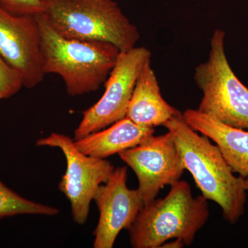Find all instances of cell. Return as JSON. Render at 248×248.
I'll return each instance as SVG.
<instances>
[{"label": "cell", "mask_w": 248, "mask_h": 248, "mask_svg": "<svg viewBox=\"0 0 248 248\" xmlns=\"http://www.w3.org/2000/svg\"><path fill=\"white\" fill-rule=\"evenodd\" d=\"M164 126L172 134L185 170L192 174L202 195L219 205L227 221L237 223L247 200L244 178L234 175L218 147L191 128L180 111Z\"/></svg>", "instance_id": "1"}, {"label": "cell", "mask_w": 248, "mask_h": 248, "mask_svg": "<svg viewBox=\"0 0 248 248\" xmlns=\"http://www.w3.org/2000/svg\"><path fill=\"white\" fill-rule=\"evenodd\" d=\"M46 75L62 78L69 95L94 92L105 82L120 53L110 42L68 39L53 30L43 14L37 15Z\"/></svg>", "instance_id": "2"}, {"label": "cell", "mask_w": 248, "mask_h": 248, "mask_svg": "<svg viewBox=\"0 0 248 248\" xmlns=\"http://www.w3.org/2000/svg\"><path fill=\"white\" fill-rule=\"evenodd\" d=\"M170 186L164 198L155 199L140 210L128 230L132 247L161 248L175 239L189 246L205 226L210 217L208 200L202 195L194 197L186 181Z\"/></svg>", "instance_id": "3"}, {"label": "cell", "mask_w": 248, "mask_h": 248, "mask_svg": "<svg viewBox=\"0 0 248 248\" xmlns=\"http://www.w3.org/2000/svg\"><path fill=\"white\" fill-rule=\"evenodd\" d=\"M43 14L59 35L68 39L102 41L121 52L136 46L138 29L113 0H42Z\"/></svg>", "instance_id": "4"}, {"label": "cell", "mask_w": 248, "mask_h": 248, "mask_svg": "<svg viewBox=\"0 0 248 248\" xmlns=\"http://www.w3.org/2000/svg\"><path fill=\"white\" fill-rule=\"evenodd\" d=\"M226 33L214 31L206 61L196 67L194 79L202 93L197 110L233 128L248 130V89L230 66Z\"/></svg>", "instance_id": "5"}, {"label": "cell", "mask_w": 248, "mask_h": 248, "mask_svg": "<svg viewBox=\"0 0 248 248\" xmlns=\"http://www.w3.org/2000/svg\"><path fill=\"white\" fill-rule=\"evenodd\" d=\"M37 145L60 148L64 155L66 170L59 184V189L71 203L73 220L78 224H84L98 188L113 174V165L106 159L83 154L77 148L74 140L63 134L51 133L37 140Z\"/></svg>", "instance_id": "6"}, {"label": "cell", "mask_w": 248, "mask_h": 248, "mask_svg": "<svg viewBox=\"0 0 248 248\" xmlns=\"http://www.w3.org/2000/svg\"><path fill=\"white\" fill-rule=\"evenodd\" d=\"M151 60V50L145 47L135 46L120 52L115 66L104 82L106 90L102 97L83 112L82 120L75 130L74 141L125 117L140 71Z\"/></svg>", "instance_id": "7"}, {"label": "cell", "mask_w": 248, "mask_h": 248, "mask_svg": "<svg viewBox=\"0 0 248 248\" xmlns=\"http://www.w3.org/2000/svg\"><path fill=\"white\" fill-rule=\"evenodd\" d=\"M119 155L136 174L138 190L144 205L156 199L165 186L179 182L185 170L180 153L169 131L158 136L152 135Z\"/></svg>", "instance_id": "8"}, {"label": "cell", "mask_w": 248, "mask_h": 248, "mask_svg": "<svg viewBox=\"0 0 248 248\" xmlns=\"http://www.w3.org/2000/svg\"><path fill=\"white\" fill-rule=\"evenodd\" d=\"M0 56L19 73L26 88L32 89L43 81L46 74L36 16L14 14L0 5Z\"/></svg>", "instance_id": "9"}, {"label": "cell", "mask_w": 248, "mask_h": 248, "mask_svg": "<svg viewBox=\"0 0 248 248\" xmlns=\"http://www.w3.org/2000/svg\"><path fill=\"white\" fill-rule=\"evenodd\" d=\"M127 181L128 169L119 167L98 188L93 199L99 212L93 248L113 247L121 231L129 230L144 205L138 189L128 188Z\"/></svg>", "instance_id": "10"}, {"label": "cell", "mask_w": 248, "mask_h": 248, "mask_svg": "<svg viewBox=\"0 0 248 248\" xmlns=\"http://www.w3.org/2000/svg\"><path fill=\"white\" fill-rule=\"evenodd\" d=\"M182 115L191 128L215 143L233 172L248 177V131L227 125L197 109H187Z\"/></svg>", "instance_id": "11"}, {"label": "cell", "mask_w": 248, "mask_h": 248, "mask_svg": "<svg viewBox=\"0 0 248 248\" xmlns=\"http://www.w3.org/2000/svg\"><path fill=\"white\" fill-rule=\"evenodd\" d=\"M179 112L163 97L151 61L147 62L137 79L125 117L140 125L155 128L164 125Z\"/></svg>", "instance_id": "12"}, {"label": "cell", "mask_w": 248, "mask_h": 248, "mask_svg": "<svg viewBox=\"0 0 248 248\" xmlns=\"http://www.w3.org/2000/svg\"><path fill=\"white\" fill-rule=\"evenodd\" d=\"M155 132V128L140 125L125 117L108 128L90 134L74 142L83 154L106 159L138 146L154 135Z\"/></svg>", "instance_id": "13"}, {"label": "cell", "mask_w": 248, "mask_h": 248, "mask_svg": "<svg viewBox=\"0 0 248 248\" xmlns=\"http://www.w3.org/2000/svg\"><path fill=\"white\" fill-rule=\"evenodd\" d=\"M58 208L28 200L6 187L0 181V218L18 215L55 216Z\"/></svg>", "instance_id": "14"}, {"label": "cell", "mask_w": 248, "mask_h": 248, "mask_svg": "<svg viewBox=\"0 0 248 248\" xmlns=\"http://www.w3.org/2000/svg\"><path fill=\"white\" fill-rule=\"evenodd\" d=\"M22 86L19 73L0 57V99L12 97Z\"/></svg>", "instance_id": "15"}, {"label": "cell", "mask_w": 248, "mask_h": 248, "mask_svg": "<svg viewBox=\"0 0 248 248\" xmlns=\"http://www.w3.org/2000/svg\"><path fill=\"white\" fill-rule=\"evenodd\" d=\"M4 9L18 15L37 16L45 11L42 0H0Z\"/></svg>", "instance_id": "16"}, {"label": "cell", "mask_w": 248, "mask_h": 248, "mask_svg": "<svg viewBox=\"0 0 248 248\" xmlns=\"http://www.w3.org/2000/svg\"><path fill=\"white\" fill-rule=\"evenodd\" d=\"M185 244L183 242L182 240L180 239H172V241H169L168 243H164L161 248H184Z\"/></svg>", "instance_id": "17"}, {"label": "cell", "mask_w": 248, "mask_h": 248, "mask_svg": "<svg viewBox=\"0 0 248 248\" xmlns=\"http://www.w3.org/2000/svg\"><path fill=\"white\" fill-rule=\"evenodd\" d=\"M244 186L245 188H246V190H248V177L246 178H244Z\"/></svg>", "instance_id": "18"}, {"label": "cell", "mask_w": 248, "mask_h": 248, "mask_svg": "<svg viewBox=\"0 0 248 248\" xmlns=\"http://www.w3.org/2000/svg\"><path fill=\"white\" fill-rule=\"evenodd\" d=\"M0 100H1V99H0Z\"/></svg>", "instance_id": "19"}]
</instances>
